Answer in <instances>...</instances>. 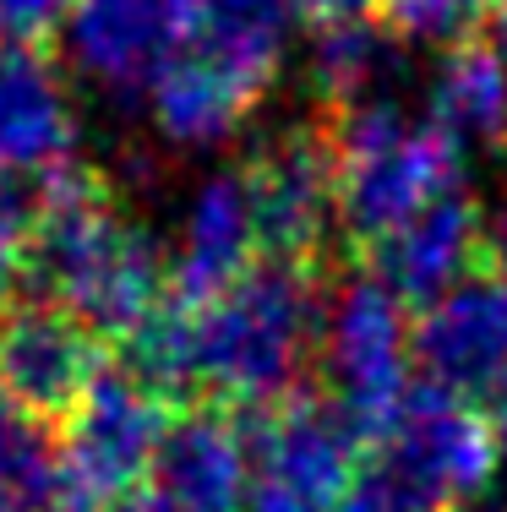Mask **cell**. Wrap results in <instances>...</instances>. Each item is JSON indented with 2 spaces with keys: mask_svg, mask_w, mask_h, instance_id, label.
<instances>
[{
  "mask_svg": "<svg viewBox=\"0 0 507 512\" xmlns=\"http://www.w3.org/2000/svg\"><path fill=\"white\" fill-rule=\"evenodd\" d=\"M99 371V333H88L71 311L50 306L44 295L6 311V322H0V393L11 404H22L39 420H66L99 382Z\"/></svg>",
  "mask_w": 507,
  "mask_h": 512,
  "instance_id": "8fae6325",
  "label": "cell"
},
{
  "mask_svg": "<svg viewBox=\"0 0 507 512\" xmlns=\"http://www.w3.org/2000/svg\"><path fill=\"white\" fill-rule=\"evenodd\" d=\"M322 338L317 267L257 262L202 306H169L126 344V365L169 398L197 393L235 414L284 404Z\"/></svg>",
  "mask_w": 507,
  "mask_h": 512,
  "instance_id": "6da1fadb",
  "label": "cell"
},
{
  "mask_svg": "<svg viewBox=\"0 0 507 512\" xmlns=\"http://www.w3.org/2000/svg\"><path fill=\"white\" fill-rule=\"evenodd\" d=\"M0 491L28 507H55L60 502V442L44 431L39 414L11 404L0 393Z\"/></svg>",
  "mask_w": 507,
  "mask_h": 512,
  "instance_id": "d6986e66",
  "label": "cell"
},
{
  "mask_svg": "<svg viewBox=\"0 0 507 512\" xmlns=\"http://www.w3.org/2000/svg\"><path fill=\"white\" fill-rule=\"evenodd\" d=\"M251 453H257L251 485H273V491L306 496V502L344 507L360 469H366L371 436L328 393H289L284 404L262 414Z\"/></svg>",
  "mask_w": 507,
  "mask_h": 512,
  "instance_id": "9c48e42d",
  "label": "cell"
},
{
  "mask_svg": "<svg viewBox=\"0 0 507 512\" xmlns=\"http://www.w3.org/2000/svg\"><path fill=\"white\" fill-rule=\"evenodd\" d=\"M480 267H486V213H475L464 197L426 207L415 224H404L371 251V273L415 311Z\"/></svg>",
  "mask_w": 507,
  "mask_h": 512,
  "instance_id": "9a60e30c",
  "label": "cell"
},
{
  "mask_svg": "<svg viewBox=\"0 0 507 512\" xmlns=\"http://www.w3.org/2000/svg\"><path fill=\"white\" fill-rule=\"evenodd\" d=\"M502 0H377V22L409 44H469V33L497 11Z\"/></svg>",
  "mask_w": 507,
  "mask_h": 512,
  "instance_id": "ffe728a7",
  "label": "cell"
},
{
  "mask_svg": "<svg viewBox=\"0 0 507 512\" xmlns=\"http://www.w3.org/2000/svg\"><path fill=\"white\" fill-rule=\"evenodd\" d=\"M22 267L50 306L71 311L99 338H137L169 306L164 251L115 207L93 169L71 164L39 180V224Z\"/></svg>",
  "mask_w": 507,
  "mask_h": 512,
  "instance_id": "7a4b0ae2",
  "label": "cell"
},
{
  "mask_svg": "<svg viewBox=\"0 0 507 512\" xmlns=\"http://www.w3.org/2000/svg\"><path fill=\"white\" fill-rule=\"evenodd\" d=\"M502 463V431L475 398L409 387L404 409L366 453L344 512H453L486 496Z\"/></svg>",
  "mask_w": 507,
  "mask_h": 512,
  "instance_id": "277c9868",
  "label": "cell"
},
{
  "mask_svg": "<svg viewBox=\"0 0 507 512\" xmlns=\"http://www.w3.org/2000/svg\"><path fill=\"white\" fill-rule=\"evenodd\" d=\"M0 512H39V507H28V502H17V496L0 491Z\"/></svg>",
  "mask_w": 507,
  "mask_h": 512,
  "instance_id": "4316f807",
  "label": "cell"
},
{
  "mask_svg": "<svg viewBox=\"0 0 507 512\" xmlns=\"http://www.w3.org/2000/svg\"><path fill=\"white\" fill-rule=\"evenodd\" d=\"M322 371L333 387L328 398L371 442L404 409L409 371H415V322L377 273L338 284L333 306L322 316Z\"/></svg>",
  "mask_w": 507,
  "mask_h": 512,
  "instance_id": "8992f818",
  "label": "cell"
},
{
  "mask_svg": "<svg viewBox=\"0 0 507 512\" xmlns=\"http://www.w3.org/2000/svg\"><path fill=\"white\" fill-rule=\"evenodd\" d=\"M393 77V33L360 22H338L317 28V50H311V82L338 115L360 104H382V82Z\"/></svg>",
  "mask_w": 507,
  "mask_h": 512,
  "instance_id": "ac0fdd59",
  "label": "cell"
},
{
  "mask_svg": "<svg viewBox=\"0 0 507 512\" xmlns=\"http://www.w3.org/2000/svg\"><path fill=\"white\" fill-rule=\"evenodd\" d=\"M328 148L338 180V224L360 251H377L426 207L458 197V180H464V148L437 120L404 115L393 99L344 109L328 131Z\"/></svg>",
  "mask_w": 507,
  "mask_h": 512,
  "instance_id": "3957f363",
  "label": "cell"
},
{
  "mask_svg": "<svg viewBox=\"0 0 507 512\" xmlns=\"http://www.w3.org/2000/svg\"><path fill=\"white\" fill-rule=\"evenodd\" d=\"M491 33H497V60L507 66V0H502L497 11H491Z\"/></svg>",
  "mask_w": 507,
  "mask_h": 512,
  "instance_id": "d4e9b609",
  "label": "cell"
},
{
  "mask_svg": "<svg viewBox=\"0 0 507 512\" xmlns=\"http://www.w3.org/2000/svg\"><path fill=\"white\" fill-rule=\"evenodd\" d=\"M246 512H344V507H328V502H306V496L273 491V485H251V502H246Z\"/></svg>",
  "mask_w": 507,
  "mask_h": 512,
  "instance_id": "cb8c5ba5",
  "label": "cell"
},
{
  "mask_svg": "<svg viewBox=\"0 0 507 512\" xmlns=\"http://www.w3.org/2000/svg\"><path fill=\"white\" fill-rule=\"evenodd\" d=\"M77 158V104L50 50H0V186H39Z\"/></svg>",
  "mask_w": 507,
  "mask_h": 512,
  "instance_id": "4fadbf2b",
  "label": "cell"
},
{
  "mask_svg": "<svg viewBox=\"0 0 507 512\" xmlns=\"http://www.w3.org/2000/svg\"><path fill=\"white\" fill-rule=\"evenodd\" d=\"M175 420V398L131 365H104L60 436V485L77 502H120L148 485L159 442Z\"/></svg>",
  "mask_w": 507,
  "mask_h": 512,
  "instance_id": "52a82bcc",
  "label": "cell"
},
{
  "mask_svg": "<svg viewBox=\"0 0 507 512\" xmlns=\"http://www.w3.org/2000/svg\"><path fill=\"white\" fill-rule=\"evenodd\" d=\"M497 431H502V442H507V382L497 387Z\"/></svg>",
  "mask_w": 507,
  "mask_h": 512,
  "instance_id": "484cf974",
  "label": "cell"
},
{
  "mask_svg": "<svg viewBox=\"0 0 507 512\" xmlns=\"http://www.w3.org/2000/svg\"><path fill=\"white\" fill-rule=\"evenodd\" d=\"M431 104H437V126L464 148H502L507 142V66L497 60V50L486 44H453L448 60L437 71V88H431Z\"/></svg>",
  "mask_w": 507,
  "mask_h": 512,
  "instance_id": "e0dca14e",
  "label": "cell"
},
{
  "mask_svg": "<svg viewBox=\"0 0 507 512\" xmlns=\"http://www.w3.org/2000/svg\"><path fill=\"white\" fill-rule=\"evenodd\" d=\"M415 365L426 387L453 398L497 393L507 382V273L480 267L415 316Z\"/></svg>",
  "mask_w": 507,
  "mask_h": 512,
  "instance_id": "30bf717a",
  "label": "cell"
},
{
  "mask_svg": "<svg viewBox=\"0 0 507 512\" xmlns=\"http://www.w3.org/2000/svg\"><path fill=\"white\" fill-rule=\"evenodd\" d=\"M279 28H191V39L148 82V109L180 148L224 142L279 77Z\"/></svg>",
  "mask_w": 507,
  "mask_h": 512,
  "instance_id": "5b68a950",
  "label": "cell"
},
{
  "mask_svg": "<svg viewBox=\"0 0 507 512\" xmlns=\"http://www.w3.org/2000/svg\"><path fill=\"white\" fill-rule=\"evenodd\" d=\"M289 11H300L306 22H317V28H338V22H360L377 0H284Z\"/></svg>",
  "mask_w": 507,
  "mask_h": 512,
  "instance_id": "603a6c76",
  "label": "cell"
},
{
  "mask_svg": "<svg viewBox=\"0 0 507 512\" xmlns=\"http://www.w3.org/2000/svg\"><path fill=\"white\" fill-rule=\"evenodd\" d=\"M33 224H39L33 191L0 186V322H6V289H11V278L22 273V256H28Z\"/></svg>",
  "mask_w": 507,
  "mask_h": 512,
  "instance_id": "7402d4cb",
  "label": "cell"
},
{
  "mask_svg": "<svg viewBox=\"0 0 507 512\" xmlns=\"http://www.w3.org/2000/svg\"><path fill=\"white\" fill-rule=\"evenodd\" d=\"M257 453H251L246 420L219 404L175 409L148 485L175 512H246Z\"/></svg>",
  "mask_w": 507,
  "mask_h": 512,
  "instance_id": "7c38bea8",
  "label": "cell"
},
{
  "mask_svg": "<svg viewBox=\"0 0 507 512\" xmlns=\"http://www.w3.org/2000/svg\"><path fill=\"white\" fill-rule=\"evenodd\" d=\"M257 224H251L246 186L235 175H219L191 197L186 224H180V251L169 267V300L175 306H202L224 295L240 273L257 267Z\"/></svg>",
  "mask_w": 507,
  "mask_h": 512,
  "instance_id": "2e32d148",
  "label": "cell"
},
{
  "mask_svg": "<svg viewBox=\"0 0 507 512\" xmlns=\"http://www.w3.org/2000/svg\"><path fill=\"white\" fill-rule=\"evenodd\" d=\"M77 0H0V50H44L66 33Z\"/></svg>",
  "mask_w": 507,
  "mask_h": 512,
  "instance_id": "44dd1931",
  "label": "cell"
},
{
  "mask_svg": "<svg viewBox=\"0 0 507 512\" xmlns=\"http://www.w3.org/2000/svg\"><path fill=\"white\" fill-rule=\"evenodd\" d=\"M240 186L251 202L257 246L268 262H300L317 267L328 229L338 218V180H333V148L328 131H279L262 142L240 169Z\"/></svg>",
  "mask_w": 507,
  "mask_h": 512,
  "instance_id": "ba28073f",
  "label": "cell"
},
{
  "mask_svg": "<svg viewBox=\"0 0 507 512\" xmlns=\"http://www.w3.org/2000/svg\"><path fill=\"white\" fill-rule=\"evenodd\" d=\"M44 512H82V507H77V502H66V496H60V502H55V507H44Z\"/></svg>",
  "mask_w": 507,
  "mask_h": 512,
  "instance_id": "83f0119b",
  "label": "cell"
},
{
  "mask_svg": "<svg viewBox=\"0 0 507 512\" xmlns=\"http://www.w3.org/2000/svg\"><path fill=\"white\" fill-rule=\"evenodd\" d=\"M197 28V0H77L71 55L110 93H142Z\"/></svg>",
  "mask_w": 507,
  "mask_h": 512,
  "instance_id": "5bb4252c",
  "label": "cell"
}]
</instances>
